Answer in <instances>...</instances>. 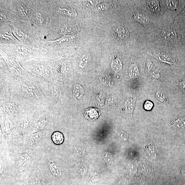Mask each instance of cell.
I'll return each instance as SVG.
<instances>
[{
    "label": "cell",
    "mask_w": 185,
    "mask_h": 185,
    "mask_svg": "<svg viewBox=\"0 0 185 185\" xmlns=\"http://www.w3.org/2000/svg\"><path fill=\"white\" fill-rule=\"evenodd\" d=\"M31 158L27 153L22 154L17 162L16 166L20 171L26 170L31 162Z\"/></svg>",
    "instance_id": "obj_1"
},
{
    "label": "cell",
    "mask_w": 185,
    "mask_h": 185,
    "mask_svg": "<svg viewBox=\"0 0 185 185\" xmlns=\"http://www.w3.org/2000/svg\"><path fill=\"white\" fill-rule=\"evenodd\" d=\"M162 37L165 40L170 42H175L177 40V33L171 29H165L162 31L161 34Z\"/></svg>",
    "instance_id": "obj_2"
},
{
    "label": "cell",
    "mask_w": 185,
    "mask_h": 185,
    "mask_svg": "<svg viewBox=\"0 0 185 185\" xmlns=\"http://www.w3.org/2000/svg\"><path fill=\"white\" fill-rule=\"evenodd\" d=\"M2 56L6 62L7 65L11 71L14 74L17 75H18L20 74V71H19L18 68L17 67L15 63L11 59H9L8 57H6L4 53H2Z\"/></svg>",
    "instance_id": "obj_3"
},
{
    "label": "cell",
    "mask_w": 185,
    "mask_h": 185,
    "mask_svg": "<svg viewBox=\"0 0 185 185\" xmlns=\"http://www.w3.org/2000/svg\"><path fill=\"white\" fill-rule=\"evenodd\" d=\"M14 35L21 42H25L29 38V36L25 32L21 30V29L15 28L12 31Z\"/></svg>",
    "instance_id": "obj_4"
},
{
    "label": "cell",
    "mask_w": 185,
    "mask_h": 185,
    "mask_svg": "<svg viewBox=\"0 0 185 185\" xmlns=\"http://www.w3.org/2000/svg\"><path fill=\"white\" fill-rule=\"evenodd\" d=\"M51 139L53 143L56 145L62 144L64 140V137L63 134L59 131L53 132L51 135Z\"/></svg>",
    "instance_id": "obj_5"
},
{
    "label": "cell",
    "mask_w": 185,
    "mask_h": 185,
    "mask_svg": "<svg viewBox=\"0 0 185 185\" xmlns=\"http://www.w3.org/2000/svg\"><path fill=\"white\" fill-rule=\"evenodd\" d=\"M33 69L35 72L44 77H47L49 76V71L47 68L42 65H35L34 66Z\"/></svg>",
    "instance_id": "obj_6"
},
{
    "label": "cell",
    "mask_w": 185,
    "mask_h": 185,
    "mask_svg": "<svg viewBox=\"0 0 185 185\" xmlns=\"http://www.w3.org/2000/svg\"><path fill=\"white\" fill-rule=\"evenodd\" d=\"M84 91L83 88L79 84H75L73 88V95L74 98L81 99L83 97Z\"/></svg>",
    "instance_id": "obj_7"
},
{
    "label": "cell",
    "mask_w": 185,
    "mask_h": 185,
    "mask_svg": "<svg viewBox=\"0 0 185 185\" xmlns=\"http://www.w3.org/2000/svg\"><path fill=\"white\" fill-rule=\"evenodd\" d=\"M116 35L122 39H126L129 36V32L128 29L124 27H118L115 30Z\"/></svg>",
    "instance_id": "obj_8"
},
{
    "label": "cell",
    "mask_w": 185,
    "mask_h": 185,
    "mask_svg": "<svg viewBox=\"0 0 185 185\" xmlns=\"http://www.w3.org/2000/svg\"><path fill=\"white\" fill-rule=\"evenodd\" d=\"M77 29L76 26L72 25L65 26H63L61 32L64 35H73L76 33Z\"/></svg>",
    "instance_id": "obj_9"
},
{
    "label": "cell",
    "mask_w": 185,
    "mask_h": 185,
    "mask_svg": "<svg viewBox=\"0 0 185 185\" xmlns=\"http://www.w3.org/2000/svg\"><path fill=\"white\" fill-rule=\"evenodd\" d=\"M135 104V99L132 97L126 99L124 105L126 112L129 114L132 113L134 109Z\"/></svg>",
    "instance_id": "obj_10"
},
{
    "label": "cell",
    "mask_w": 185,
    "mask_h": 185,
    "mask_svg": "<svg viewBox=\"0 0 185 185\" xmlns=\"http://www.w3.org/2000/svg\"><path fill=\"white\" fill-rule=\"evenodd\" d=\"M42 133L41 131L34 133L30 137L29 142L30 145L32 146H35L37 144L42 138Z\"/></svg>",
    "instance_id": "obj_11"
},
{
    "label": "cell",
    "mask_w": 185,
    "mask_h": 185,
    "mask_svg": "<svg viewBox=\"0 0 185 185\" xmlns=\"http://www.w3.org/2000/svg\"><path fill=\"white\" fill-rule=\"evenodd\" d=\"M57 11L65 15L71 17H75L77 16V12L74 10L68 7H59Z\"/></svg>",
    "instance_id": "obj_12"
},
{
    "label": "cell",
    "mask_w": 185,
    "mask_h": 185,
    "mask_svg": "<svg viewBox=\"0 0 185 185\" xmlns=\"http://www.w3.org/2000/svg\"><path fill=\"white\" fill-rule=\"evenodd\" d=\"M133 17L135 21L144 25H146L149 22V18L144 14L139 13H136L134 15Z\"/></svg>",
    "instance_id": "obj_13"
},
{
    "label": "cell",
    "mask_w": 185,
    "mask_h": 185,
    "mask_svg": "<svg viewBox=\"0 0 185 185\" xmlns=\"http://www.w3.org/2000/svg\"><path fill=\"white\" fill-rule=\"evenodd\" d=\"M154 57L162 62H166L171 65L174 64V61L172 58L169 56L165 53H159L158 54H156L154 55Z\"/></svg>",
    "instance_id": "obj_14"
},
{
    "label": "cell",
    "mask_w": 185,
    "mask_h": 185,
    "mask_svg": "<svg viewBox=\"0 0 185 185\" xmlns=\"http://www.w3.org/2000/svg\"><path fill=\"white\" fill-rule=\"evenodd\" d=\"M111 68L114 72H118L122 69L123 65L121 61L119 58L114 60L111 63Z\"/></svg>",
    "instance_id": "obj_15"
},
{
    "label": "cell",
    "mask_w": 185,
    "mask_h": 185,
    "mask_svg": "<svg viewBox=\"0 0 185 185\" xmlns=\"http://www.w3.org/2000/svg\"><path fill=\"white\" fill-rule=\"evenodd\" d=\"M139 74V70L138 65L136 64L131 65L128 69L129 76L131 78H135L137 77Z\"/></svg>",
    "instance_id": "obj_16"
},
{
    "label": "cell",
    "mask_w": 185,
    "mask_h": 185,
    "mask_svg": "<svg viewBox=\"0 0 185 185\" xmlns=\"http://www.w3.org/2000/svg\"><path fill=\"white\" fill-rule=\"evenodd\" d=\"M46 123V119L44 118L40 119L33 126L32 129L33 132L34 133L39 132L45 127Z\"/></svg>",
    "instance_id": "obj_17"
},
{
    "label": "cell",
    "mask_w": 185,
    "mask_h": 185,
    "mask_svg": "<svg viewBox=\"0 0 185 185\" xmlns=\"http://www.w3.org/2000/svg\"><path fill=\"white\" fill-rule=\"evenodd\" d=\"M49 168L51 173L54 176L60 177L61 174V171L58 165L55 162H50L49 165Z\"/></svg>",
    "instance_id": "obj_18"
},
{
    "label": "cell",
    "mask_w": 185,
    "mask_h": 185,
    "mask_svg": "<svg viewBox=\"0 0 185 185\" xmlns=\"http://www.w3.org/2000/svg\"><path fill=\"white\" fill-rule=\"evenodd\" d=\"M91 56L90 53H84L80 59L79 63V66L80 68H83L90 60Z\"/></svg>",
    "instance_id": "obj_19"
},
{
    "label": "cell",
    "mask_w": 185,
    "mask_h": 185,
    "mask_svg": "<svg viewBox=\"0 0 185 185\" xmlns=\"http://www.w3.org/2000/svg\"><path fill=\"white\" fill-rule=\"evenodd\" d=\"M16 52L21 55H27L31 54L32 52L31 48L24 46H19L15 48Z\"/></svg>",
    "instance_id": "obj_20"
},
{
    "label": "cell",
    "mask_w": 185,
    "mask_h": 185,
    "mask_svg": "<svg viewBox=\"0 0 185 185\" xmlns=\"http://www.w3.org/2000/svg\"><path fill=\"white\" fill-rule=\"evenodd\" d=\"M74 38L75 36L74 35H64L54 41H48V42L56 44H60L63 42H67Z\"/></svg>",
    "instance_id": "obj_21"
},
{
    "label": "cell",
    "mask_w": 185,
    "mask_h": 185,
    "mask_svg": "<svg viewBox=\"0 0 185 185\" xmlns=\"http://www.w3.org/2000/svg\"><path fill=\"white\" fill-rule=\"evenodd\" d=\"M148 5L154 13H158L160 11L159 2L157 1H151L148 2Z\"/></svg>",
    "instance_id": "obj_22"
},
{
    "label": "cell",
    "mask_w": 185,
    "mask_h": 185,
    "mask_svg": "<svg viewBox=\"0 0 185 185\" xmlns=\"http://www.w3.org/2000/svg\"><path fill=\"white\" fill-rule=\"evenodd\" d=\"M19 15L22 18L26 19L29 15V10L26 7L21 6L18 8Z\"/></svg>",
    "instance_id": "obj_23"
},
{
    "label": "cell",
    "mask_w": 185,
    "mask_h": 185,
    "mask_svg": "<svg viewBox=\"0 0 185 185\" xmlns=\"http://www.w3.org/2000/svg\"><path fill=\"white\" fill-rule=\"evenodd\" d=\"M29 121L28 119L23 118L19 121L17 124V127L19 130H24L28 127Z\"/></svg>",
    "instance_id": "obj_24"
},
{
    "label": "cell",
    "mask_w": 185,
    "mask_h": 185,
    "mask_svg": "<svg viewBox=\"0 0 185 185\" xmlns=\"http://www.w3.org/2000/svg\"><path fill=\"white\" fill-rule=\"evenodd\" d=\"M156 98L160 102L163 103H167L168 99L165 94L162 91H157L155 94Z\"/></svg>",
    "instance_id": "obj_25"
},
{
    "label": "cell",
    "mask_w": 185,
    "mask_h": 185,
    "mask_svg": "<svg viewBox=\"0 0 185 185\" xmlns=\"http://www.w3.org/2000/svg\"><path fill=\"white\" fill-rule=\"evenodd\" d=\"M50 92L54 98L58 99L59 98L60 95L59 89L58 86L56 84H53L50 87Z\"/></svg>",
    "instance_id": "obj_26"
},
{
    "label": "cell",
    "mask_w": 185,
    "mask_h": 185,
    "mask_svg": "<svg viewBox=\"0 0 185 185\" xmlns=\"http://www.w3.org/2000/svg\"><path fill=\"white\" fill-rule=\"evenodd\" d=\"M109 5L106 3H103L98 5L94 8L95 11L102 12L106 11L109 8Z\"/></svg>",
    "instance_id": "obj_27"
},
{
    "label": "cell",
    "mask_w": 185,
    "mask_h": 185,
    "mask_svg": "<svg viewBox=\"0 0 185 185\" xmlns=\"http://www.w3.org/2000/svg\"><path fill=\"white\" fill-rule=\"evenodd\" d=\"M167 7L169 9L174 10L179 6V2L177 1H168L166 2Z\"/></svg>",
    "instance_id": "obj_28"
},
{
    "label": "cell",
    "mask_w": 185,
    "mask_h": 185,
    "mask_svg": "<svg viewBox=\"0 0 185 185\" xmlns=\"http://www.w3.org/2000/svg\"><path fill=\"white\" fill-rule=\"evenodd\" d=\"M6 111L9 113H13L15 111V105L13 103H7L5 105Z\"/></svg>",
    "instance_id": "obj_29"
},
{
    "label": "cell",
    "mask_w": 185,
    "mask_h": 185,
    "mask_svg": "<svg viewBox=\"0 0 185 185\" xmlns=\"http://www.w3.org/2000/svg\"><path fill=\"white\" fill-rule=\"evenodd\" d=\"M12 32L6 31L5 32L1 34V36L5 39L7 40H12L14 38L13 33Z\"/></svg>",
    "instance_id": "obj_30"
},
{
    "label": "cell",
    "mask_w": 185,
    "mask_h": 185,
    "mask_svg": "<svg viewBox=\"0 0 185 185\" xmlns=\"http://www.w3.org/2000/svg\"><path fill=\"white\" fill-rule=\"evenodd\" d=\"M22 89L23 92L29 94L33 95L34 94V89L31 86L24 85Z\"/></svg>",
    "instance_id": "obj_31"
},
{
    "label": "cell",
    "mask_w": 185,
    "mask_h": 185,
    "mask_svg": "<svg viewBox=\"0 0 185 185\" xmlns=\"http://www.w3.org/2000/svg\"><path fill=\"white\" fill-rule=\"evenodd\" d=\"M154 106V104L151 101H147L145 102L144 107L145 110L147 111H149L151 110Z\"/></svg>",
    "instance_id": "obj_32"
},
{
    "label": "cell",
    "mask_w": 185,
    "mask_h": 185,
    "mask_svg": "<svg viewBox=\"0 0 185 185\" xmlns=\"http://www.w3.org/2000/svg\"><path fill=\"white\" fill-rule=\"evenodd\" d=\"M115 97L112 96H109L107 99L106 104L107 105L111 106L115 103Z\"/></svg>",
    "instance_id": "obj_33"
},
{
    "label": "cell",
    "mask_w": 185,
    "mask_h": 185,
    "mask_svg": "<svg viewBox=\"0 0 185 185\" xmlns=\"http://www.w3.org/2000/svg\"><path fill=\"white\" fill-rule=\"evenodd\" d=\"M104 97L103 95L99 94L97 95L96 97L97 103L100 105H103L104 102Z\"/></svg>",
    "instance_id": "obj_34"
},
{
    "label": "cell",
    "mask_w": 185,
    "mask_h": 185,
    "mask_svg": "<svg viewBox=\"0 0 185 185\" xmlns=\"http://www.w3.org/2000/svg\"><path fill=\"white\" fill-rule=\"evenodd\" d=\"M36 19L39 24H43L45 21V19L42 14L39 13L36 14Z\"/></svg>",
    "instance_id": "obj_35"
},
{
    "label": "cell",
    "mask_w": 185,
    "mask_h": 185,
    "mask_svg": "<svg viewBox=\"0 0 185 185\" xmlns=\"http://www.w3.org/2000/svg\"><path fill=\"white\" fill-rule=\"evenodd\" d=\"M97 1H85V4L87 7H92L96 6L97 4Z\"/></svg>",
    "instance_id": "obj_36"
},
{
    "label": "cell",
    "mask_w": 185,
    "mask_h": 185,
    "mask_svg": "<svg viewBox=\"0 0 185 185\" xmlns=\"http://www.w3.org/2000/svg\"><path fill=\"white\" fill-rule=\"evenodd\" d=\"M150 75L152 77L155 79H158L160 77L159 73L157 70H152L150 72Z\"/></svg>",
    "instance_id": "obj_37"
},
{
    "label": "cell",
    "mask_w": 185,
    "mask_h": 185,
    "mask_svg": "<svg viewBox=\"0 0 185 185\" xmlns=\"http://www.w3.org/2000/svg\"><path fill=\"white\" fill-rule=\"evenodd\" d=\"M153 65L151 62H147V64L146 65V69H147L148 72H151L152 71V70L153 69Z\"/></svg>",
    "instance_id": "obj_38"
},
{
    "label": "cell",
    "mask_w": 185,
    "mask_h": 185,
    "mask_svg": "<svg viewBox=\"0 0 185 185\" xmlns=\"http://www.w3.org/2000/svg\"><path fill=\"white\" fill-rule=\"evenodd\" d=\"M7 18V17L5 14L3 13L2 11H1L0 13V19H1V22L5 20Z\"/></svg>",
    "instance_id": "obj_39"
},
{
    "label": "cell",
    "mask_w": 185,
    "mask_h": 185,
    "mask_svg": "<svg viewBox=\"0 0 185 185\" xmlns=\"http://www.w3.org/2000/svg\"><path fill=\"white\" fill-rule=\"evenodd\" d=\"M180 86L182 90L185 93V82H182L180 83Z\"/></svg>",
    "instance_id": "obj_40"
},
{
    "label": "cell",
    "mask_w": 185,
    "mask_h": 185,
    "mask_svg": "<svg viewBox=\"0 0 185 185\" xmlns=\"http://www.w3.org/2000/svg\"><path fill=\"white\" fill-rule=\"evenodd\" d=\"M33 185H41L39 180L37 178L34 180L33 183Z\"/></svg>",
    "instance_id": "obj_41"
}]
</instances>
